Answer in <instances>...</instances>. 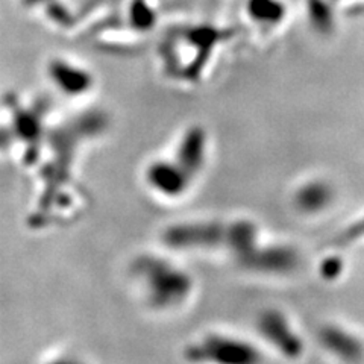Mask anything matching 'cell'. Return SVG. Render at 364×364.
<instances>
[{
    "instance_id": "obj_13",
    "label": "cell",
    "mask_w": 364,
    "mask_h": 364,
    "mask_svg": "<svg viewBox=\"0 0 364 364\" xmlns=\"http://www.w3.org/2000/svg\"><path fill=\"white\" fill-rule=\"evenodd\" d=\"M364 234V222L357 223L354 228H349L348 232L343 235L345 240H352V238H357Z\"/></svg>"
},
{
    "instance_id": "obj_2",
    "label": "cell",
    "mask_w": 364,
    "mask_h": 364,
    "mask_svg": "<svg viewBox=\"0 0 364 364\" xmlns=\"http://www.w3.org/2000/svg\"><path fill=\"white\" fill-rule=\"evenodd\" d=\"M186 354L191 361H214L228 364L255 363L261 360L257 348L240 338L223 334L205 336L199 343L191 345Z\"/></svg>"
},
{
    "instance_id": "obj_7",
    "label": "cell",
    "mask_w": 364,
    "mask_h": 364,
    "mask_svg": "<svg viewBox=\"0 0 364 364\" xmlns=\"http://www.w3.org/2000/svg\"><path fill=\"white\" fill-rule=\"evenodd\" d=\"M207 134L202 128L193 127L182 134L173 159L191 179H196L207 163Z\"/></svg>"
},
{
    "instance_id": "obj_3",
    "label": "cell",
    "mask_w": 364,
    "mask_h": 364,
    "mask_svg": "<svg viewBox=\"0 0 364 364\" xmlns=\"http://www.w3.org/2000/svg\"><path fill=\"white\" fill-rule=\"evenodd\" d=\"M228 225L219 222H186L168 228L164 234L167 246L182 250L226 247Z\"/></svg>"
},
{
    "instance_id": "obj_9",
    "label": "cell",
    "mask_w": 364,
    "mask_h": 364,
    "mask_svg": "<svg viewBox=\"0 0 364 364\" xmlns=\"http://www.w3.org/2000/svg\"><path fill=\"white\" fill-rule=\"evenodd\" d=\"M321 341L326 349L333 350L336 355L345 360H360L363 355L360 341L336 326L323 328L321 333Z\"/></svg>"
},
{
    "instance_id": "obj_4",
    "label": "cell",
    "mask_w": 364,
    "mask_h": 364,
    "mask_svg": "<svg viewBox=\"0 0 364 364\" xmlns=\"http://www.w3.org/2000/svg\"><path fill=\"white\" fill-rule=\"evenodd\" d=\"M258 331L266 341L289 358L302 354V341L293 331L289 318L279 310H266L258 317Z\"/></svg>"
},
{
    "instance_id": "obj_11",
    "label": "cell",
    "mask_w": 364,
    "mask_h": 364,
    "mask_svg": "<svg viewBox=\"0 0 364 364\" xmlns=\"http://www.w3.org/2000/svg\"><path fill=\"white\" fill-rule=\"evenodd\" d=\"M60 73V82L65 87L70 93H87L93 85V77H91L88 70L79 68L76 65H63Z\"/></svg>"
},
{
    "instance_id": "obj_1",
    "label": "cell",
    "mask_w": 364,
    "mask_h": 364,
    "mask_svg": "<svg viewBox=\"0 0 364 364\" xmlns=\"http://www.w3.org/2000/svg\"><path fill=\"white\" fill-rule=\"evenodd\" d=\"M132 273L146 302L155 310L178 309L193 291V279L188 273L161 257L139 258L132 266Z\"/></svg>"
},
{
    "instance_id": "obj_8",
    "label": "cell",
    "mask_w": 364,
    "mask_h": 364,
    "mask_svg": "<svg viewBox=\"0 0 364 364\" xmlns=\"http://www.w3.org/2000/svg\"><path fill=\"white\" fill-rule=\"evenodd\" d=\"M334 193L328 184L322 181H311L298 188L294 195L296 208L306 214L321 213L331 203Z\"/></svg>"
},
{
    "instance_id": "obj_6",
    "label": "cell",
    "mask_w": 364,
    "mask_h": 364,
    "mask_svg": "<svg viewBox=\"0 0 364 364\" xmlns=\"http://www.w3.org/2000/svg\"><path fill=\"white\" fill-rule=\"evenodd\" d=\"M146 181L163 198H178L188 190L191 178L175 159H156L146 170Z\"/></svg>"
},
{
    "instance_id": "obj_12",
    "label": "cell",
    "mask_w": 364,
    "mask_h": 364,
    "mask_svg": "<svg viewBox=\"0 0 364 364\" xmlns=\"http://www.w3.org/2000/svg\"><path fill=\"white\" fill-rule=\"evenodd\" d=\"M323 272H325V277L328 278H334L338 275V272L341 270V261L337 258H329L323 263Z\"/></svg>"
},
{
    "instance_id": "obj_5",
    "label": "cell",
    "mask_w": 364,
    "mask_h": 364,
    "mask_svg": "<svg viewBox=\"0 0 364 364\" xmlns=\"http://www.w3.org/2000/svg\"><path fill=\"white\" fill-rule=\"evenodd\" d=\"M240 263L252 272L264 275H284L298 267L299 258L289 246H259L258 243L240 259Z\"/></svg>"
},
{
    "instance_id": "obj_10",
    "label": "cell",
    "mask_w": 364,
    "mask_h": 364,
    "mask_svg": "<svg viewBox=\"0 0 364 364\" xmlns=\"http://www.w3.org/2000/svg\"><path fill=\"white\" fill-rule=\"evenodd\" d=\"M247 14L259 26H277L286 14V9L279 0H250Z\"/></svg>"
}]
</instances>
